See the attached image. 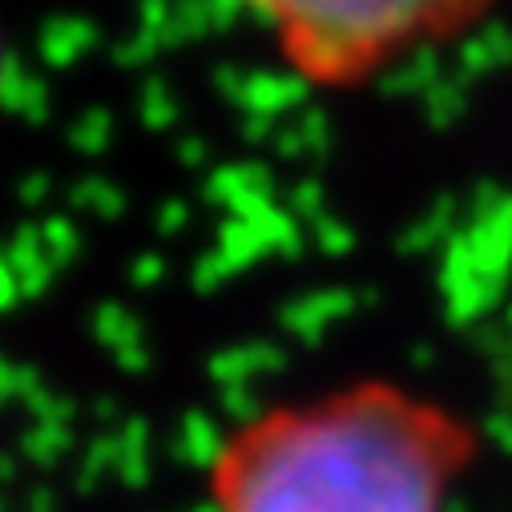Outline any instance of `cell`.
Wrapping results in <instances>:
<instances>
[{"instance_id":"cell-3","label":"cell","mask_w":512,"mask_h":512,"mask_svg":"<svg viewBox=\"0 0 512 512\" xmlns=\"http://www.w3.org/2000/svg\"><path fill=\"white\" fill-rule=\"evenodd\" d=\"M5 73H9V53H5V41H0V93H5Z\"/></svg>"},{"instance_id":"cell-2","label":"cell","mask_w":512,"mask_h":512,"mask_svg":"<svg viewBox=\"0 0 512 512\" xmlns=\"http://www.w3.org/2000/svg\"><path fill=\"white\" fill-rule=\"evenodd\" d=\"M311 89H359L472 37L500 0H230Z\"/></svg>"},{"instance_id":"cell-1","label":"cell","mask_w":512,"mask_h":512,"mask_svg":"<svg viewBox=\"0 0 512 512\" xmlns=\"http://www.w3.org/2000/svg\"><path fill=\"white\" fill-rule=\"evenodd\" d=\"M480 432L448 404L359 379L246 420L210 460L214 512H448Z\"/></svg>"}]
</instances>
